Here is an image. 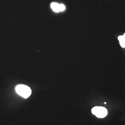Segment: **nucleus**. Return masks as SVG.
I'll return each instance as SVG.
<instances>
[{"label": "nucleus", "instance_id": "1", "mask_svg": "<svg viewBox=\"0 0 125 125\" xmlns=\"http://www.w3.org/2000/svg\"><path fill=\"white\" fill-rule=\"evenodd\" d=\"M17 93L24 98H27L30 96L31 93V89L26 85L20 84L15 88Z\"/></svg>", "mask_w": 125, "mask_h": 125}, {"label": "nucleus", "instance_id": "2", "mask_svg": "<svg viewBox=\"0 0 125 125\" xmlns=\"http://www.w3.org/2000/svg\"><path fill=\"white\" fill-rule=\"evenodd\" d=\"M92 114L99 118H103L107 116V110L103 107H95L92 109Z\"/></svg>", "mask_w": 125, "mask_h": 125}, {"label": "nucleus", "instance_id": "3", "mask_svg": "<svg viewBox=\"0 0 125 125\" xmlns=\"http://www.w3.org/2000/svg\"><path fill=\"white\" fill-rule=\"evenodd\" d=\"M51 8L53 10L54 12L58 13L59 12V10H58V7H59V4H58L57 3H55V2H52L51 5Z\"/></svg>", "mask_w": 125, "mask_h": 125}, {"label": "nucleus", "instance_id": "4", "mask_svg": "<svg viewBox=\"0 0 125 125\" xmlns=\"http://www.w3.org/2000/svg\"><path fill=\"white\" fill-rule=\"evenodd\" d=\"M65 9V7L64 5L59 4V7H58V10L59 11H63Z\"/></svg>", "mask_w": 125, "mask_h": 125}, {"label": "nucleus", "instance_id": "5", "mask_svg": "<svg viewBox=\"0 0 125 125\" xmlns=\"http://www.w3.org/2000/svg\"><path fill=\"white\" fill-rule=\"evenodd\" d=\"M121 46L123 48L125 47V40H123L120 42Z\"/></svg>", "mask_w": 125, "mask_h": 125}, {"label": "nucleus", "instance_id": "6", "mask_svg": "<svg viewBox=\"0 0 125 125\" xmlns=\"http://www.w3.org/2000/svg\"><path fill=\"white\" fill-rule=\"evenodd\" d=\"M118 40L120 41V42L121 41H123V40H125V37L123 35L120 36L118 37Z\"/></svg>", "mask_w": 125, "mask_h": 125}, {"label": "nucleus", "instance_id": "7", "mask_svg": "<svg viewBox=\"0 0 125 125\" xmlns=\"http://www.w3.org/2000/svg\"><path fill=\"white\" fill-rule=\"evenodd\" d=\"M123 36H124V37H125V34H124V35H123Z\"/></svg>", "mask_w": 125, "mask_h": 125}]
</instances>
